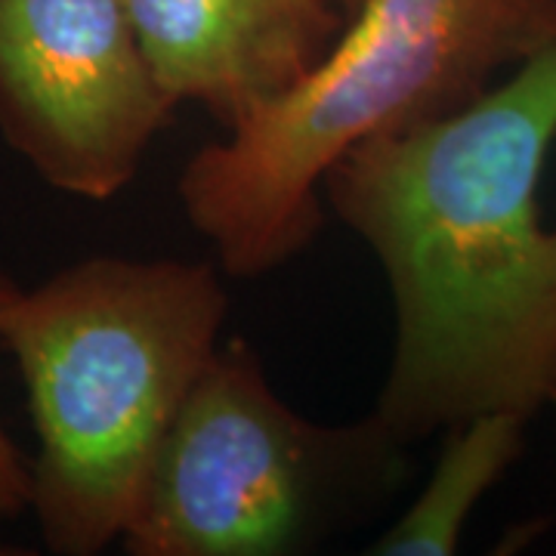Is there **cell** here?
Here are the masks:
<instances>
[{
	"label": "cell",
	"mask_w": 556,
	"mask_h": 556,
	"mask_svg": "<svg viewBox=\"0 0 556 556\" xmlns=\"http://www.w3.org/2000/svg\"><path fill=\"white\" fill-rule=\"evenodd\" d=\"M556 47L445 118L350 149L321 199L383 269L393 358L375 417L405 445L556 408Z\"/></svg>",
	"instance_id": "1"
},
{
	"label": "cell",
	"mask_w": 556,
	"mask_h": 556,
	"mask_svg": "<svg viewBox=\"0 0 556 556\" xmlns=\"http://www.w3.org/2000/svg\"><path fill=\"white\" fill-rule=\"evenodd\" d=\"M16 291H20V285H13L0 273V321H3L10 300L16 298ZM25 510H31V464L25 460L20 445L13 442L0 420V522L20 517Z\"/></svg>",
	"instance_id": "8"
},
{
	"label": "cell",
	"mask_w": 556,
	"mask_h": 556,
	"mask_svg": "<svg viewBox=\"0 0 556 556\" xmlns=\"http://www.w3.org/2000/svg\"><path fill=\"white\" fill-rule=\"evenodd\" d=\"M526 424L519 415H479L448 427L433 473L368 554H455L470 514L522 452Z\"/></svg>",
	"instance_id": "7"
},
{
	"label": "cell",
	"mask_w": 556,
	"mask_h": 556,
	"mask_svg": "<svg viewBox=\"0 0 556 556\" xmlns=\"http://www.w3.org/2000/svg\"><path fill=\"white\" fill-rule=\"evenodd\" d=\"M334 3H338L340 10L346 13V20H350V16L358 10V3H362V0H334Z\"/></svg>",
	"instance_id": "9"
},
{
	"label": "cell",
	"mask_w": 556,
	"mask_h": 556,
	"mask_svg": "<svg viewBox=\"0 0 556 556\" xmlns=\"http://www.w3.org/2000/svg\"><path fill=\"white\" fill-rule=\"evenodd\" d=\"M207 260H80L20 288L0 346L38 437L31 514L50 554L121 544L161 442L217 356L229 298Z\"/></svg>",
	"instance_id": "2"
},
{
	"label": "cell",
	"mask_w": 556,
	"mask_h": 556,
	"mask_svg": "<svg viewBox=\"0 0 556 556\" xmlns=\"http://www.w3.org/2000/svg\"><path fill=\"white\" fill-rule=\"evenodd\" d=\"M124 3L167 100L195 102L223 130L309 78L346 25L334 0Z\"/></svg>",
	"instance_id": "6"
},
{
	"label": "cell",
	"mask_w": 556,
	"mask_h": 556,
	"mask_svg": "<svg viewBox=\"0 0 556 556\" xmlns=\"http://www.w3.org/2000/svg\"><path fill=\"white\" fill-rule=\"evenodd\" d=\"M174 109L124 0H0V134L53 189L115 199Z\"/></svg>",
	"instance_id": "5"
},
{
	"label": "cell",
	"mask_w": 556,
	"mask_h": 556,
	"mask_svg": "<svg viewBox=\"0 0 556 556\" xmlns=\"http://www.w3.org/2000/svg\"><path fill=\"white\" fill-rule=\"evenodd\" d=\"M405 467V442L375 412L300 415L257 353L226 340L161 442L121 544L134 556L306 554L393 495Z\"/></svg>",
	"instance_id": "4"
},
{
	"label": "cell",
	"mask_w": 556,
	"mask_h": 556,
	"mask_svg": "<svg viewBox=\"0 0 556 556\" xmlns=\"http://www.w3.org/2000/svg\"><path fill=\"white\" fill-rule=\"evenodd\" d=\"M551 47L556 0H362L309 78L186 161V219L226 276L276 273L318 236L350 149L452 115Z\"/></svg>",
	"instance_id": "3"
}]
</instances>
